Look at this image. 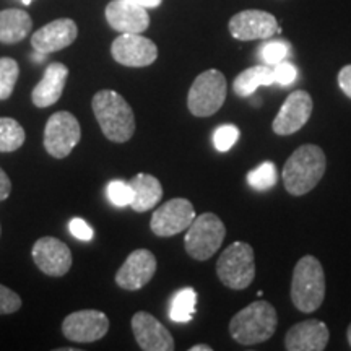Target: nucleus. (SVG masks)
Listing matches in <instances>:
<instances>
[{
	"mask_svg": "<svg viewBox=\"0 0 351 351\" xmlns=\"http://www.w3.org/2000/svg\"><path fill=\"white\" fill-rule=\"evenodd\" d=\"M276 324L278 315L275 307L267 301H256L231 319L230 332L239 345H258L271 339Z\"/></svg>",
	"mask_w": 351,
	"mask_h": 351,
	"instance_id": "obj_3",
	"label": "nucleus"
},
{
	"mask_svg": "<svg viewBox=\"0 0 351 351\" xmlns=\"http://www.w3.org/2000/svg\"><path fill=\"white\" fill-rule=\"evenodd\" d=\"M327 168L326 153L317 145H302L288 158L283 182L291 195H304L317 186Z\"/></svg>",
	"mask_w": 351,
	"mask_h": 351,
	"instance_id": "obj_2",
	"label": "nucleus"
},
{
	"mask_svg": "<svg viewBox=\"0 0 351 351\" xmlns=\"http://www.w3.org/2000/svg\"><path fill=\"white\" fill-rule=\"evenodd\" d=\"M289 56V44L285 41H269L262 46L261 57L263 59L265 65H274L287 60Z\"/></svg>",
	"mask_w": 351,
	"mask_h": 351,
	"instance_id": "obj_29",
	"label": "nucleus"
},
{
	"mask_svg": "<svg viewBox=\"0 0 351 351\" xmlns=\"http://www.w3.org/2000/svg\"><path fill=\"white\" fill-rule=\"evenodd\" d=\"M132 3H137V5H142L145 8H156L161 5L163 0H129Z\"/></svg>",
	"mask_w": 351,
	"mask_h": 351,
	"instance_id": "obj_36",
	"label": "nucleus"
},
{
	"mask_svg": "<svg viewBox=\"0 0 351 351\" xmlns=\"http://www.w3.org/2000/svg\"><path fill=\"white\" fill-rule=\"evenodd\" d=\"M33 261L43 274L49 276H64L72 267V252L62 241L46 236L34 243Z\"/></svg>",
	"mask_w": 351,
	"mask_h": 351,
	"instance_id": "obj_14",
	"label": "nucleus"
},
{
	"mask_svg": "<svg viewBox=\"0 0 351 351\" xmlns=\"http://www.w3.org/2000/svg\"><path fill=\"white\" fill-rule=\"evenodd\" d=\"M69 230L72 232L73 238L80 241H91L93 239V228H91L85 219L72 218L69 223Z\"/></svg>",
	"mask_w": 351,
	"mask_h": 351,
	"instance_id": "obj_33",
	"label": "nucleus"
},
{
	"mask_svg": "<svg viewBox=\"0 0 351 351\" xmlns=\"http://www.w3.org/2000/svg\"><path fill=\"white\" fill-rule=\"evenodd\" d=\"M276 168L274 163L270 161H265L261 166H257L256 169L249 171L247 173V184L256 191H267V189H271L276 184Z\"/></svg>",
	"mask_w": 351,
	"mask_h": 351,
	"instance_id": "obj_27",
	"label": "nucleus"
},
{
	"mask_svg": "<svg viewBox=\"0 0 351 351\" xmlns=\"http://www.w3.org/2000/svg\"><path fill=\"white\" fill-rule=\"evenodd\" d=\"M275 85L274 67L271 65H256V67L245 69L234 78L232 91L239 98H249L256 93L257 88Z\"/></svg>",
	"mask_w": 351,
	"mask_h": 351,
	"instance_id": "obj_23",
	"label": "nucleus"
},
{
	"mask_svg": "<svg viewBox=\"0 0 351 351\" xmlns=\"http://www.w3.org/2000/svg\"><path fill=\"white\" fill-rule=\"evenodd\" d=\"M33 20L25 10L8 8L0 12V43L15 44L28 36Z\"/></svg>",
	"mask_w": 351,
	"mask_h": 351,
	"instance_id": "obj_22",
	"label": "nucleus"
},
{
	"mask_svg": "<svg viewBox=\"0 0 351 351\" xmlns=\"http://www.w3.org/2000/svg\"><path fill=\"white\" fill-rule=\"evenodd\" d=\"M339 86L348 98H351V65H345L339 72Z\"/></svg>",
	"mask_w": 351,
	"mask_h": 351,
	"instance_id": "obj_34",
	"label": "nucleus"
},
{
	"mask_svg": "<svg viewBox=\"0 0 351 351\" xmlns=\"http://www.w3.org/2000/svg\"><path fill=\"white\" fill-rule=\"evenodd\" d=\"M326 298V275L314 256L300 258L293 271L291 301L301 313L311 314L322 306Z\"/></svg>",
	"mask_w": 351,
	"mask_h": 351,
	"instance_id": "obj_4",
	"label": "nucleus"
},
{
	"mask_svg": "<svg viewBox=\"0 0 351 351\" xmlns=\"http://www.w3.org/2000/svg\"><path fill=\"white\" fill-rule=\"evenodd\" d=\"M129 184L132 187V192H134V199H132L130 207L138 213L152 210L161 200V197H163L161 182L152 174L140 173L135 178H132Z\"/></svg>",
	"mask_w": 351,
	"mask_h": 351,
	"instance_id": "obj_21",
	"label": "nucleus"
},
{
	"mask_svg": "<svg viewBox=\"0 0 351 351\" xmlns=\"http://www.w3.org/2000/svg\"><path fill=\"white\" fill-rule=\"evenodd\" d=\"M96 121L104 137L116 143H124L135 132V116L122 95L112 90H101L91 101Z\"/></svg>",
	"mask_w": 351,
	"mask_h": 351,
	"instance_id": "obj_1",
	"label": "nucleus"
},
{
	"mask_svg": "<svg viewBox=\"0 0 351 351\" xmlns=\"http://www.w3.org/2000/svg\"><path fill=\"white\" fill-rule=\"evenodd\" d=\"M346 339H348V343L351 346V324L348 326V330H346Z\"/></svg>",
	"mask_w": 351,
	"mask_h": 351,
	"instance_id": "obj_38",
	"label": "nucleus"
},
{
	"mask_svg": "<svg viewBox=\"0 0 351 351\" xmlns=\"http://www.w3.org/2000/svg\"><path fill=\"white\" fill-rule=\"evenodd\" d=\"M230 33L238 41L269 39L282 33L278 21L271 13L263 10H243L230 20Z\"/></svg>",
	"mask_w": 351,
	"mask_h": 351,
	"instance_id": "obj_12",
	"label": "nucleus"
},
{
	"mask_svg": "<svg viewBox=\"0 0 351 351\" xmlns=\"http://www.w3.org/2000/svg\"><path fill=\"white\" fill-rule=\"evenodd\" d=\"M106 20L119 33H143L150 26L147 8L129 0H112L106 7Z\"/></svg>",
	"mask_w": 351,
	"mask_h": 351,
	"instance_id": "obj_18",
	"label": "nucleus"
},
{
	"mask_svg": "<svg viewBox=\"0 0 351 351\" xmlns=\"http://www.w3.org/2000/svg\"><path fill=\"white\" fill-rule=\"evenodd\" d=\"M313 98L304 90H296L288 96L274 119L271 129L276 135H291L302 129L313 114Z\"/></svg>",
	"mask_w": 351,
	"mask_h": 351,
	"instance_id": "obj_13",
	"label": "nucleus"
},
{
	"mask_svg": "<svg viewBox=\"0 0 351 351\" xmlns=\"http://www.w3.org/2000/svg\"><path fill=\"white\" fill-rule=\"evenodd\" d=\"M19 64L10 57L0 59V99L10 98L19 80Z\"/></svg>",
	"mask_w": 351,
	"mask_h": 351,
	"instance_id": "obj_26",
	"label": "nucleus"
},
{
	"mask_svg": "<svg viewBox=\"0 0 351 351\" xmlns=\"http://www.w3.org/2000/svg\"><path fill=\"white\" fill-rule=\"evenodd\" d=\"M226 78L219 70L202 72L187 95V108L197 117H208L219 111L226 99Z\"/></svg>",
	"mask_w": 351,
	"mask_h": 351,
	"instance_id": "obj_7",
	"label": "nucleus"
},
{
	"mask_svg": "<svg viewBox=\"0 0 351 351\" xmlns=\"http://www.w3.org/2000/svg\"><path fill=\"white\" fill-rule=\"evenodd\" d=\"M67 77H69V69L65 67L64 64L54 62L47 65L41 82L33 88L32 99L34 106L49 108L52 104H56L64 93Z\"/></svg>",
	"mask_w": 351,
	"mask_h": 351,
	"instance_id": "obj_20",
	"label": "nucleus"
},
{
	"mask_svg": "<svg viewBox=\"0 0 351 351\" xmlns=\"http://www.w3.org/2000/svg\"><path fill=\"white\" fill-rule=\"evenodd\" d=\"M111 52L114 60L125 67H147L158 57L156 44L140 33H122L114 39Z\"/></svg>",
	"mask_w": 351,
	"mask_h": 351,
	"instance_id": "obj_11",
	"label": "nucleus"
},
{
	"mask_svg": "<svg viewBox=\"0 0 351 351\" xmlns=\"http://www.w3.org/2000/svg\"><path fill=\"white\" fill-rule=\"evenodd\" d=\"M274 77H275V85L280 86H289L291 83L296 82L298 78V69L288 60L274 65Z\"/></svg>",
	"mask_w": 351,
	"mask_h": 351,
	"instance_id": "obj_31",
	"label": "nucleus"
},
{
	"mask_svg": "<svg viewBox=\"0 0 351 351\" xmlns=\"http://www.w3.org/2000/svg\"><path fill=\"white\" fill-rule=\"evenodd\" d=\"M109 330L108 315L101 311L85 309L67 315L64 319L62 332L64 337L75 343H91L98 341Z\"/></svg>",
	"mask_w": 351,
	"mask_h": 351,
	"instance_id": "obj_9",
	"label": "nucleus"
},
{
	"mask_svg": "<svg viewBox=\"0 0 351 351\" xmlns=\"http://www.w3.org/2000/svg\"><path fill=\"white\" fill-rule=\"evenodd\" d=\"M132 330L138 346L145 351H173L174 339L160 320L140 311L132 317Z\"/></svg>",
	"mask_w": 351,
	"mask_h": 351,
	"instance_id": "obj_16",
	"label": "nucleus"
},
{
	"mask_svg": "<svg viewBox=\"0 0 351 351\" xmlns=\"http://www.w3.org/2000/svg\"><path fill=\"white\" fill-rule=\"evenodd\" d=\"M25 129L12 117H0V152H16L25 143Z\"/></svg>",
	"mask_w": 351,
	"mask_h": 351,
	"instance_id": "obj_25",
	"label": "nucleus"
},
{
	"mask_svg": "<svg viewBox=\"0 0 351 351\" xmlns=\"http://www.w3.org/2000/svg\"><path fill=\"white\" fill-rule=\"evenodd\" d=\"M106 195L109 202L116 207H127L132 204L134 199V192L129 182L124 181H111L106 187Z\"/></svg>",
	"mask_w": 351,
	"mask_h": 351,
	"instance_id": "obj_28",
	"label": "nucleus"
},
{
	"mask_svg": "<svg viewBox=\"0 0 351 351\" xmlns=\"http://www.w3.org/2000/svg\"><path fill=\"white\" fill-rule=\"evenodd\" d=\"M195 218L194 205L187 199H173L155 210L150 228L160 238L179 234L191 226Z\"/></svg>",
	"mask_w": 351,
	"mask_h": 351,
	"instance_id": "obj_10",
	"label": "nucleus"
},
{
	"mask_svg": "<svg viewBox=\"0 0 351 351\" xmlns=\"http://www.w3.org/2000/svg\"><path fill=\"white\" fill-rule=\"evenodd\" d=\"M197 293L194 288H182L171 300L169 317L173 322L182 324L192 320L195 314Z\"/></svg>",
	"mask_w": 351,
	"mask_h": 351,
	"instance_id": "obj_24",
	"label": "nucleus"
},
{
	"mask_svg": "<svg viewBox=\"0 0 351 351\" xmlns=\"http://www.w3.org/2000/svg\"><path fill=\"white\" fill-rule=\"evenodd\" d=\"M218 278L231 289H245L256 278V256L247 243H232L217 262Z\"/></svg>",
	"mask_w": 351,
	"mask_h": 351,
	"instance_id": "obj_5",
	"label": "nucleus"
},
{
	"mask_svg": "<svg viewBox=\"0 0 351 351\" xmlns=\"http://www.w3.org/2000/svg\"><path fill=\"white\" fill-rule=\"evenodd\" d=\"M82 130L77 117L67 111L52 114L44 129V148L51 156L62 160L80 142Z\"/></svg>",
	"mask_w": 351,
	"mask_h": 351,
	"instance_id": "obj_8",
	"label": "nucleus"
},
{
	"mask_svg": "<svg viewBox=\"0 0 351 351\" xmlns=\"http://www.w3.org/2000/svg\"><path fill=\"white\" fill-rule=\"evenodd\" d=\"M239 140V129L236 125L226 124L218 127L213 134V145L218 152H228L234 147Z\"/></svg>",
	"mask_w": 351,
	"mask_h": 351,
	"instance_id": "obj_30",
	"label": "nucleus"
},
{
	"mask_svg": "<svg viewBox=\"0 0 351 351\" xmlns=\"http://www.w3.org/2000/svg\"><path fill=\"white\" fill-rule=\"evenodd\" d=\"M226 236V228L215 213H204L194 218L187 228L184 245L195 261H208L218 252Z\"/></svg>",
	"mask_w": 351,
	"mask_h": 351,
	"instance_id": "obj_6",
	"label": "nucleus"
},
{
	"mask_svg": "<svg viewBox=\"0 0 351 351\" xmlns=\"http://www.w3.org/2000/svg\"><path fill=\"white\" fill-rule=\"evenodd\" d=\"M156 274V257L148 249H137L127 257L116 275V283L127 291H137Z\"/></svg>",
	"mask_w": 351,
	"mask_h": 351,
	"instance_id": "obj_15",
	"label": "nucleus"
},
{
	"mask_svg": "<svg viewBox=\"0 0 351 351\" xmlns=\"http://www.w3.org/2000/svg\"><path fill=\"white\" fill-rule=\"evenodd\" d=\"M191 351H212V346H208V345H194L191 348Z\"/></svg>",
	"mask_w": 351,
	"mask_h": 351,
	"instance_id": "obj_37",
	"label": "nucleus"
},
{
	"mask_svg": "<svg viewBox=\"0 0 351 351\" xmlns=\"http://www.w3.org/2000/svg\"><path fill=\"white\" fill-rule=\"evenodd\" d=\"M12 192V182L5 171L0 168V202L5 200Z\"/></svg>",
	"mask_w": 351,
	"mask_h": 351,
	"instance_id": "obj_35",
	"label": "nucleus"
},
{
	"mask_svg": "<svg viewBox=\"0 0 351 351\" xmlns=\"http://www.w3.org/2000/svg\"><path fill=\"white\" fill-rule=\"evenodd\" d=\"M21 2H23V3H25V5H29V3H32V2H33V0H21Z\"/></svg>",
	"mask_w": 351,
	"mask_h": 351,
	"instance_id": "obj_39",
	"label": "nucleus"
},
{
	"mask_svg": "<svg viewBox=\"0 0 351 351\" xmlns=\"http://www.w3.org/2000/svg\"><path fill=\"white\" fill-rule=\"evenodd\" d=\"M327 343L328 327L315 319L296 324L285 337V346L289 351H322Z\"/></svg>",
	"mask_w": 351,
	"mask_h": 351,
	"instance_id": "obj_19",
	"label": "nucleus"
},
{
	"mask_svg": "<svg viewBox=\"0 0 351 351\" xmlns=\"http://www.w3.org/2000/svg\"><path fill=\"white\" fill-rule=\"evenodd\" d=\"M21 307V298L10 288L0 285V315L13 314Z\"/></svg>",
	"mask_w": 351,
	"mask_h": 351,
	"instance_id": "obj_32",
	"label": "nucleus"
},
{
	"mask_svg": "<svg viewBox=\"0 0 351 351\" xmlns=\"http://www.w3.org/2000/svg\"><path fill=\"white\" fill-rule=\"evenodd\" d=\"M77 36L78 28L75 21L70 19H59L39 28L33 34L32 46L34 51L41 52V54H52V52L69 47Z\"/></svg>",
	"mask_w": 351,
	"mask_h": 351,
	"instance_id": "obj_17",
	"label": "nucleus"
}]
</instances>
